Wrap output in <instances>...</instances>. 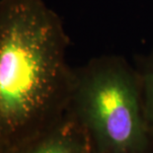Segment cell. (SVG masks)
Returning <instances> with one entry per match:
<instances>
[{
    "label": "cell",
    "mask_w": 153,
    "mask_h": 153,
    "mask_svg": "<svg viewBox=\"0 0 153 153\" xmlns=\"http://www.w3.org/2000/svg\"><path fill=\"white\" fill-rule=\"evenodd\" d=\"M0 153H92V150L83 128L66 112L43 134L20 145L0 148Z\"/></svg>",
    "instance_id": "3957f363"
},
{
    "label": "cell",
    "mask_w": 153,
    "mask_h": 153,
    "mask_svg": "<svg viewBox=\"0 0 153 153\" xmlns=\"http://www.w3.org/2000/svg\"><path fill=\"white\" fill-rule=\"evenodd\" d=\"M66 112L83 128L92 153H153V131L136 67L103 54L73 68Z\"/></svg>",
    "instance_id": "7a4b0ae2"
},
{
    "label": "cell",
    "mask_w": 153,
    "mask_h": 153,
    "mask_svg": "<svg viewBox=\"0 0 153 153\" xmlns=\"http://www.w3.org/2000/svg\"><path fill=\"white\" fill-rule=\"evenodd\" d=\"M69 37L45 0H0V148L43 134L66 114Z\"/></svg>",
    "instance_id": "6da1fadb"
},
{
    "label": "cell",
    "mask_w": 153,
    "mask_h": 153,
    "mask_svg": "<svg viewBox=\"0 0 153 153\" xmlns=\"http://www.w3.org/2000/svg\"><path fill=\"white\" fill-rule=\"evenodd\" d=\"M135 67L138 73L146 118L153 131V48Z\"/></svg>",
    "instance_id": "277c9868"
}]
</instances>
